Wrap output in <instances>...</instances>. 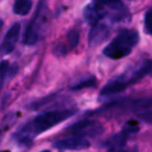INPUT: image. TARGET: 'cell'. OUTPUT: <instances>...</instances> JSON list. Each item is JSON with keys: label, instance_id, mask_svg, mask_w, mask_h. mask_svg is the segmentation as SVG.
I'll return each instance as SVG.
<instances>
[{"label": "cell", "instance_id": "1", "mask_svg": "<svg viewBox=\"0 0 152 152\" xmlns=\"http://www.w3.org/2000/svg\"><path fill=\"white\" fill-rule=\"evenodd\" d=\"M75 114L74 110H56L45 112L39 115L32 121L23 125L17 132L14 134V139L20 144H29L37 135L49 130L57 124L71 118Z\"/></svg>", "mask_w": 152, "mask_h": 152}, {"label": "cell", "instance_id": "2", "mask_svg": "<svg viewBox=\"0 0 152 152\" xmlns=\"http://www.w3.org/2000/svg\"><path fill=\"white\" fill-rule=\"evenodd\" d=\"M151 70L152 63L151 61H145V63L135 67L134 69L130 70V71L126 72V73L110 80L101 89L100 94L102 96H110L117 93H120V92L124 91L125 89H127L129 86L139 81L145 75L150 74L151 73Z\"/></svg>", "mask_w": 152, "mask_h": 152}, {"label": "cell", "instance_id": "3", "mask_svg": "<svg viewBox=\"0 0 152 152\" xmlns=\"http://www.w3.org/2000/svg\"><path fill=\"white\" fill-rule=\"evenodd\" d=\"M139 41V32L132 29H125L121 31L107 46H105L103 54L108 58L121 59L130 54Z\"/></svg>", "mask_w": 152, "mask_h": 152}, {"label": "cell", "instance_id": "4", "mask_svg": "<svg viewBox=\"0 0 152 152\" xmlns=\"http://www.w3.org/2000/svg\"><path fill=\"white\" fill-rule=\"evenodd\" d=\"M47 10L46 2L44 0H41L36 10L34 16L29 21L27 27L24 32L23 43L28 46L37 44L41 38V34L45 30V26L47 24Z\"/></svg>", "mask_w": 152, "mask_h": 152}, {"label": "cell", "instance_id": "5", "mask_svg": "<svg viewBox=\"0 0 152 152\" xmlns=\"http://www.w3.org/2000/svg\"><path fill=\"white\" fill-rule=\"evenodd\" d=\"M140 130L139 123L134 120H130L125 124V126L123 127V129L117 134L113 135L110 139H108L107 141L104 142L103 146L110 149V151H117L120 150L123 146L126 144L127 140L131 137V135L135 134L137 131Z\"/></svg>", "mask_w": 152, "mask_h": 152}, {"label": "cell", "instance_id": "6", "mask_svg": "<svg viewBox=\"0 0 152 152\" xmlns=\"http://www.w3.org/2000/svg\"><path fill=\"white\" fill-rule=\"evenodd\" d=\"M103 130H104L103 125L95 120L79 121V122L71 125L67 129L68 132L73 134L74 137H98V135H100L103 132Z\"/></svg>", "mask_w": 152, "mask_h": 152}, {"label": "cell", "instance_id": "7", "mask_svg": "<svg viewBox=\"0 0 152 152\" xmlns=\"http://www.w3.org/2000/svg\"><path fill=\"white\" fill-rule=\"evenodd\" d=\"M110 37V28L104 23H97L92 26L89 34V46L90 47H97L101 45L103 42L107 40Z\"/></svg>", "mask_w": 152, "mask_h": 152}, {"label": "cell", "instance_id": "8", "mask_svg": "<svg viewBox=\"0 0 152 152\" xmlns=\"http://www.w3.org/2000/svg\"><path fill=\"white\" fill-rule=\"evenodd\" d=\"M83 16L87 23L91 24V25H95V24L99 23L100 20H102L105 17L106 11L99 3L93 2L86 5L83 12Z\"/></svg>", "mask_w": 152, "mask_h": 152}, {"label": "cell", "instance_id": "9", "mask_svg": "<svg viewBox=\"0 0 152 152\" xmlns=\"http://www.w3.org/2000/svg\"><path fill=\"white\" fill-rule=\"evenodd\" d=\"M59 150H83L90 147V142L86 137H72L64 140H58L53 144Z\"/></svg>", "mask_w": 152, "mask_h": 152}, {"label": "cell", "instance_id": "10", "mask_svg": "<svg viewBox=\"0 0 152 152\" xmlns=\"http://www.w3.org/2000/svg\"><path fill=\"white\" fill-rule=\"evenodd\" d=\"M20 31H21V25L19 23H15L10 27L7 31L4 38L2 41V53L3 54H9L13 52L16 45L19 40Z\"/></svg>", "mask_w": 152, "mask_h": 152}, {"label": "cell", "instance_id": "11", "mask_svg": "<svg viewBox=\"0 0 152 152\" xmlns=\"http://www.w3.org/2000/svg\"><path fill=\"white\" fill-rule=\"evenodd\" d=\"M95 2L99 3L102 7H107L110 10L115 11V14L113 16H114V20L116 21L124 20L127 16L126 9L124 7L121 0H95Z\"/></svg>", "mask_w": 152, "mask_h": 152}, {"label": "cell", "instance_id": "12", "mask_svg": "<svg viewBox=\"0 0 152 152\" xmlns=\"http://www.w3.org/2000/svg\"><path fill=\"white\" fill-rule=\"evenodd\" d=\"M32 9V1L31 0H15L13 5V11L16 15L26 16L29 14Z\"/></svg>", "mask_w": 152, "mask_h": 152}, {"label": "cell", "instance_id": "13", "mask_svg": "<svg viewBox=\"0 0 152 152\" xmlns=\"http://www.w3.org/2000/svg\"><path fill=\"white\" fill-rule=\"evenodd\" d=\"M67 41H68V48L69 49L76 48L79 43V32L75 29L70 30L67 34Z\"/></svg>", "mask_w": 152, "mask_h": 152}, {"label": "cell", "instance_id": "14", "mask_svg": "<svg viewBox=\"0 0 152 152\" xmlns=\"http://www.w3.org/2000/svg\"><path fill=\"white\" fill-rule=\"evenodd\" d=\"M96 85H97V80H96L95 77H90V78L85 79V80H83V81H79L78 83L74 85L71 89L74 90V91H79V90L86 89V88L95 87Z\"/></svg>", "mask_w": 152, "mask_h": 152}, {"label": "cell", "instance_id": "15", "mask_svg": "<svg viewBox=\"0 0 152 152\" xmlns=\"http://www.w3.org/2000/svg\"><path fill=\"white\" fill-rule=\"evenodd\" d=\"M144 28H145L146 34L152 37V9L149 10V11L145 14V18H144Z\"/></svg>", "mask_w": 152, "mask_h": 152}, {"label": "cell", "instance_id": "16", "mask_svg": "<svg viewBox=\"0 0 152 152\" xmlns=\"http://www.w3.org/2000/svg\"><path fill=\"white\" fill-rule=\"evenodd\" d=\"M10 64L7 61H3L1 63V87H3V83H4V80L5 78H7V73H9V69H10Z\"/></svg>", "mask_w": 152, "mask_h": 152}, {"label": "cell", "instance_id": "17", "mask_svg": "<svg viewBox=\"0 0 152 152\" xmlns=\"http://www.w3.org/2000/svg\"><path fill=\"white\" fill-rule=\"evenodd\" d=\"M53 53L54 55H56L57 57H61L64 55L67 54V46L64 44H58L54 47L53 49Z\"/></svg>", "mask_w": 152, "mask_h": 152}, {"label": "cell", "instance_id": "18", "mask_svg": "<svg viewBox=\"0 0 152 152\" xmlns=\"http://www.w3.org/2000/svg\"><path fill=\"white\" fill-rule=\"evenodd\" d=\"M140 118H141L142 120H144V121H146V122L151 123L152 124V112L143 113V114L140 115Z\"/></svg>", "mask_w": 152, "mask_h": 152}, {"label": "cell", "instance_id": "19", "mask_svg": "<svg viewBox=\"0 0 152 152\" xmlns=\"http://www.w3.org/2000/svg\"><path fill=\"white\" fill-rule=\"evenodd\" d=\"M42 152H50L49 150H44V151H42Z\"/></svg>", "mask_w": 152, "mask_h": 152}, {"label": "cell", "instance_id": "20", "mask_svg": "<svg viewBox=\"0 0 152 152\" xmlns=\"http://www.w3.org/2000/svg\"><path fill=\"white\" fill-rule=\"evenodd\" d=\"M150 75H151V76H152V70H151V73H150Z\"/></svg>", "mask_w": 152, "mask_h": 152}]
</instances>
